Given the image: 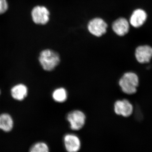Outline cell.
Segmentation results:
<instances>
[{"label": "cell", "mask_w": 152, "mask_h": 152, "mask_svg": "<svg viewBox=\"0 0 152 152\" xmlns=\"http://www.w3.org/2000/svg\"><path fill=\"white\" fill-rule=\"evenodd\" d=\"M119 86L126 94L133 95L137 91L139 85L138 76L132 72H126L119 79Z\"/></svg>", "instance_id": "obj_1"}, {"label": "cell", "mask_w": 152, "mask_h": 152, "mask_svg": "<svg viewBox=\"0 0 152 152\" xmlns=\"http://www.w3.org/2000/svg\"><path fill=\"white\" fill-rule=\"evenodd\" d=\"M39 62L44 70L52 71L56 67L60 62V57L56 52L51 49L42 51L39 57Z\"/></svg>", "instance_id": "obj_2"}, {"label": "cell", "mask_w": 152, "mask_h": 152, "mask_svg": "<svg viewBox=\"0 0 152 152\" xmlns=\"http://www.w3.org/2000/svg\"><path fill=\"white\" fill-rule=\"evenodd\" d=\"M72 130L78 131L84 126L86 121V115L84 113L80 110H74L69 113L66 117Z\"/></svg>", "instance_id": "obj_3"}, {"label": "cell", "mask_w": 152, "mask_h": 152, "mask_svg": "<svg viewBox=\"0 0 152 152\" xmlns=\"http://www.w3.org/2000/svg\"><path fill=\"white\" fill-rule=\"evenodd\" d=\"M107 23L100 18H95L90 20L88 24V29L90 34L99 37L107 32Z\"/></svg>", "instance_id": "obj_4"}, {"label": "cell", "mask_w": 152, "mask_h": 152, "mask_svg": "<svg viewBox=\"0 0 152 152\" xmlns=\"http://www.w3.org/2000/svg\"><path fill=\"white\" fill-rule=\"evenodd\" d=\"M50 12L48 9L43 6L34 7L31 12L32 20L36 24L45 25L50 20Z\"/></svg>", "instance_id": "obj_5"}, {"label": "cell", "mask_w": 152, "mask_h": 152, "mask_svg": "<svg viewBox=\"0 0 152 152\" xmlns=\"http://www.w3.org/2000/svg\"><path fill=\"white\" fill-rule=\"evenodd\" d=\"M114 112L118 115L127 118L130 116L134 111L133 105L128 100H118L114 105Z\"/></svg>", "instance_id": "obj_6"}, {"label": "cell", "mask_w": 152, "mask_h": 152, "mask_svg": "<svg viewBox=\"0 0 152 152\" xmlns=\"http://www.w3.org/2000/svg\"><path fill=\"white\" fill-rule=\"evenodd\" d=\"M136 60L141 64H146L151 61L152 58V48L148 45L139 46L136 49Z\"/></svg>", "instance_id": "obj_7"}, {"label": "cell", "mask_w": 152, "mask_h": 152, "mask_svg": "<svg viewBox=\"0 0 152 152\" xmlns=\"http://www.w3.org/2000/svg\"><path fill=\"white\" fill-rule=\"evenodd\" d=\"M64 140L65 147L68 152H77L80 149V140L75 134H67L64 137Z\"/></svg>", "instance_id": "obj_8"}, {"label": "cell", "mask_w": 152, "mask_h": 152, "mask_svg": "<svg viewBox=\"0 0 152 152\" xmlns=\"http://www.w3.org/2000/svg\"><path fill=\"white\" fill-rule=\"evenodd\" d=\"M112 29L118 36L122 37L129 32V24L127 20L125 18H119L113 23Z\"/></svg>", "instance_id": "obj_9"}, {"label": "cell", "mask_w": 152, "mask_h": 152, "mask_svg": "<svg viewBox=\"0 0 152 152\" xmlns=\"http://www.w3.org/2000/svg\"><path fill=\"white\" fill-rule=\"evenodd\" d=\"M147 18L145 11L142 9H137L133 12L130 19V23L134 28H140L145 23Z\"/></svg>", "instance_id": "obj_10"}, {"label": "cell", "mask_w": 152, "mask_h": 152, "mask_svg": "<svg viewBox=\"0 0 152 152\" xmlns=\"http://www.w3.org/2000/svg\"><path fill=\"white\" fill-rule=\"evenodd\" d=\"M11 93L12 97L15 99L19 101H23L27 96V87L23 84L16 85L12 88Z\"/></svg>", "instance_id": "obj_11"}, {"label": "cell", "mask_w": 152, "mask_h": 152, "mask_svg": "<svg viewBox=\"0 0 152 152\" xmlns=\"http://www.w3.org/2000/svg\"><path fill=\"white\" fill-rule=\"evenodd\" d=\"M13 126V120L10 115L3 114L0 115V129L8 132L12 129Z\"/></svg>", "instance_id": "obj_12"}, {"label": "cell", "mask_w": 152, "mask_h": 152, "mask_svg": "<svg viewBox=\"0 0 152 152\" xmlns=\"http://www.w3.org/2000/svg\"><path fill=\"white\" fill-rule=\"evenodd\" d=\"M52 98L56 102H64L67 99V91L65 88H57L52 93Z\"/></svg>", "instance_id": "obj_13"}, {"label": "cell", "mask_w": 152, "mask_h": 152, "mask_svg": "<svg viewBox=\"0 0 152 152\" xmlns=\"http://www.w3.org/2000/svg\"><path fill=\"white\" fill-rule=\"evenodd\" d=\"M29 152H50L49 147L44 142H38L33 145Z\"/></svg>", "instance_id": "obj_14"}, {"label": "cell", "mask_w": 152, "mask_h": 152, "mask_svg": "<svg viewBox=\"0 0 152 152\" xmlns=\"http://www.w3.org/2000/svg\"><path fill=\"white\" fill-rule=\"evenodd\" d=\"M8 8L7 0H0V15L4 14L8 10Z\"/></svg>", "instance_id": "obj_15"}, {"label": "cell", "mask_w": 152, "mask_h": 152, "mask_svg": "<svg viewBox=\"0 0 152 152\" xmlns=\"http://www.w3.org/2000/svg\"><path fill=\"white\" fill-rule=\"evenodd\" d=\"M0 94H1V91H0Z\"/></svg>", "instance_id": "obj_16"}]
</instances>
